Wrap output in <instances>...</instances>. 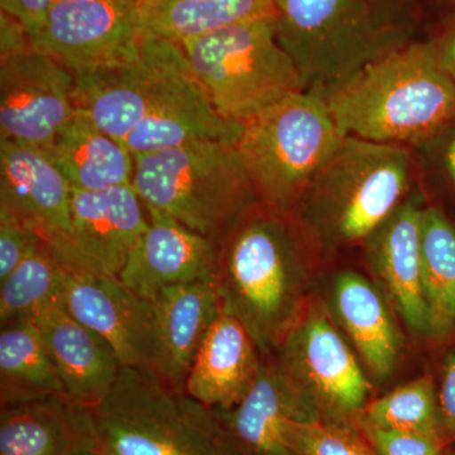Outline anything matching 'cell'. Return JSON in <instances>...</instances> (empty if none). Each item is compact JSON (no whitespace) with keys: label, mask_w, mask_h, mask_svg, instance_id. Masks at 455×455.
<instances>
[{"label":"cell","mask_w":455,"mask_h":455,"mask_svg":"<svg viewBox=\"0 0 455 455\" xmlns=\"http://www.w3.org/2000/svg\"><path fill=\"white\" fill-rule=\"evenodd\" d=\"M314 250L291 212L260 202L218 244L212 283L220 309L247 329L262 355L274 352L307 300Z\"/></svg>","instance_id":"cell-1"},{"label":"cell","mask_w":455,"mask_h":455,"mask_svg":"<svg viewBox=\"0 0 455 455\" xmlns=\"http://www.w3.org/2000/svg\"><path fill=\"white\" fill-rule=\"evenodd\" d=\"M316 95L344 136L373 142L421 146L455 123V82L429 40L392 51Z\"/></svg>","instance_id":"cell-2"},{"label":"cell","mask_w":455,"mask_h":455,"mask_svg":"<svg viewBox=\"0 0 455 455\" xmlns=\"http://www.w3.org/2000/svg\"><path fill=\"white\" fill-rule=\"evenodd\" d=\"M276 36L319 94L416 40L420 0H275Z\"/></svg>","instance_id":"cell-3"},{"label":"cell","mask_w":455,"mask_h":455,"mask_svg":"<svg viewBox=\"0 0 455 455\" xmlns=\"http://www.w3.org/2000/svg\"><path fill=\"white\" fill-rule=\"evenodd\" d=\"M409 147L346 136L291 212L319 250L363 242L406 199Z\"/></svg>","instance_id":"cell-4"},{"label":"cell","mask_w":455,"mask_h":455,"mask_svg":"<svg viewBox=\"0 0 455 455\" xmlns=\"http://www.w3.org/2000/svg\"><path fill=\"white\" fill-rule=\"evenodd\" d=\"M89 410L95 447L106 455H241L212 410L151 367H122Z\"/></svg>","instance_id":"cell-5"},{"label":"cell","mask_w":455,"mask_h":455,"mask_svg":"<svg viewBox=\"0 0 455 455\" xmlns=\"http://www.w3.org/2000/svg\"><path fill=\"white\" fill-rule=\"evenodd\" d=\"M134 160L132 185L146 208L166 212L217 245L259 203L235 143L202 140Z\"/></svg>","instance_id":"cell-6"},{"label":"cell","mask_w":455,"mask_h":455,"mask_svg":"<svg viewBox=\"0 0 455 455\" xmlns=\"http://www.w3.org/2000/svg\"><path fill=\"white\" fill-rule=\"evenodd\" d=\"M197 82L224 121L243 127L278 101L307 92L268 14L181 44Z\"/></svg>","instance_id":"cell-7"},{"label":"cell","mask_w":455,"mask_h":455,"mask_svg":"<svg viewBox=\"0 0 455 455\" xmlns=\"http://www.w3.org/2000/svg\"><path fill=\"white\" fill-rule=\"evenodd\" d=\"M344 137L324 100L300 92L245 123L235 147L259 202L291 212Z\"/></svg>","instance_id":"cell-8"},{"label":"cell","mask_w":455,"mask_h":455,"mask_svg":"<svg viewBox=\"0 0 455 455\" xmlns=\"http://www.w3.org/2000/svg\"><path fill=\"white\" fill-rule=\"evenodd\" d=\"M269 355L320 421L358 427L372 387L355 349L322 301L307 298Z\"/></svg>","instance_id":"cell-9"},{"label":"cell","mask_w":455,"mask_h":455,"mask_svg":"<svg viewBox=\"0 0 455 455\" xmlns=\"http://www.w3.org/2000/svg\"><path fill=\"white\" fill-rule=\"evenodd\" d=\"M146 114L123 140L134 157L202 142L235 143L242 127L224 121L197 82L181 44L145 33Z\"/></svg>","instance_id":"cell-10"},{"label":"cell","mask_w":455,"mask_h":455,"mask_svg":"<svg viewBox=\"0 0 455 455\" xmlns=\"http://www.w3.org/2000/svg\"><path fill=\"white\" fill-rule=\"evenodd\" d=\"M142 37L136 0H55L31 41L84 75L134 61Z\"/></svg>","instance_id":"cell-11"},{"label":"cell","mask_w":455,"mask_h":455,"mask_svg":"<svg viewBox=\"0 0 455 455\" xmlns=\"http://www.w3.org/2000/svg\"><path fill=\"white\" fill-rule=\"evenodd\" d=\"M73 71L38 50L0 60V140L49 149L77 112Z\"/></svg>","instance_id":"cell-12"},{"label":"cell","mask_w":455,"mask_h":455,"mask_svg":"<svg viewBox=\"0 0 455 455\" xmlns=\"http://www.w3.org/2000/svg\"><path fill=\"white\" fill-rule=\"evenodd\" d=\"M147 227L148 212L133 185L73 188L70 232L51 251L66 269L116 277Z\"/></svg>","instance_id":"cell-13"},{"label":"cell","mask_w":455,"mask_h":455,"mask_svg":"<svg viewBox=\"0 0 455 455\" xmlns=\"http://www.w3.org/2000/svg\"><path fill=\"white\" fill-rule=\"evenodd\" d=\"M60 302L112 346L123 367L154 366V302L134 295L116 277L66 268Z\"/></svg>","instance_id":"cell-14"},{"label":"cell","mask_w":455,"mask_h":455,"mask_svg":"<svg viewBox=\"0 0 455 455\" xmlns=\"http://www.w3.org/2000/svg\"><path fill=\"white\" fill-rule=\"evenodd\" d=\"M241 455H299L296 424L320 421L313 406L290 385L271 355L248 394L229 410H212Z\"/></svg>","instance_id":"cell-15"},{"label":"cell","mask_w":455,"mask_h":455,"mask_svg":"<svg viewBox=\"0 0 455 455\" xmlns=\"http://www.w3.org/2000/svg\"><path fill=\"white\" fill-rule=\"evenodd\" d=\"M73 187L46 149L0 140V208L53 250L71 228Z\"/></svg>","instance_id":"cell-16"},{"label":"cell","mask_w":455,"mask_h":455,"mask_svg":"<svg viewBox=\"0 0 455 455\" xmlns=\"http://www.w3.org/2000/svg\"><path fill=\"white\" fill-rule=\"evenodd\" d=\"M148 227L119 272V283L154 302L173 284L206 280L214 275L218 245L166 212L147 208Z\"/></svg>","instance_id":"cell-17"},{"label":"cell","mask_w":455,"mask_h":455,"mask_svg":"<svg viewBox=\"0 0 455 455\" xmlns=\"http://www.w3.org/2000/svg\"><path fill=\"white\" fill-rule=\"evenodd\" d=\"M416 197L400 205L364 239L368 265L382 293L414 334L427 337V313L421 280V220Z\"/></svg>","instance_id":"cell-18"},{"label":"cell","mask_w":455,"mask_h":455,"mask_svg":"<svg viewBox=\"0 0 455 455\" xmlns=\"http://www.w3.org/2000/svg\"><path fill=\"white\" fill-rule=\"evenodd\" d=\"M262 355L235 316L218 311L188 371L185 392L211 410H229L251 390Z\"/></svg>","instance_id":"cell-19"},{"label":"cell","mask_w":455,"mask_h":455,"mask_svg":"<svg viewBox=\"0 0 455 455\" xmlns=\"http://www.w3.org/2000/svg\"><path fill=\"white\" fill-rule=\"evenodd\" d=\"M68 398L97 406L113 387L122 363L103 337L75 320L57 301L36 316Z\"/></svg>","instance_id":"cell-20"},{"label":"cell","mask_w":455,"mask_h":455,"mask_svg":"<svg viewBox=\"0 0 455 455\" xmlns=\"http://www.w3.org/2000/svg\"><path fill=\"white\" fill-rule=\"evenodd\" d=\"M154 307L152 368L171 386L185 390L197 349L220 311L212 277L166 287L155 299Z\"/></svg>","instance_id":"cell-21"},{"label":"cell","mask_w":455,"mask_h":455,"mask_svg":"<svg viewBox=\"0 0 455 455\" xmlns=\"http://www.w3.org/2000/svg\"><path fill=\"white\" fill-rule=\"evenodd\" d=\"M92 445L89 407L68 396L0 405V455H73Z\"/></svg>","instance_id":"cell-22"},{"label":"cell","mask_w":455,"mask_h":455,"mask_svg":"<svg viewBox=\"0 0 455 455\" xmlns=\"http://www.w3.org/2000/svg\"><path fill=\"white\" fill-rule=\"evenodd\" d=\"M333 317L347 334L368 376L390 379L401 353V337L387 299L355 271L341 272L333 284Z\"/></svg>","instance_id":"cell-23"},{"label":"cell","mask_w":455,"mask_h":455,"mask_svg":"<svg viewBox=\"0 0 455 455\" xmlns=\"http://www.w3.org/2000/svg\"><path fill=\"white\" fill-rule=\"evenodd\" d=\"M75 190L100 191L131 185L134 156L77 109L47 149Z\"/></svg>","instance_id":"cell-24"},{"label":"cell","mask_w":455,"mask_h":455,"mask_svg":"<svg viewBox=\"0 0 455 455\" xmlns=\"http://www.w3.org/2000/svg\"><path fill=\"white\" fill-rule=\"evenodd\" d=\"M136 5L143 35L179 44L275 14V0H136Z\"/></svg>","instance_id":"cell-25"},{"label":"cell","mask_w":455,"mask_h":455,"mask_svg":"<svg viewBox=\"0 0 455 455\" xmlns=\"http://www.w3.org/2000/svg\"><path fill=\"white\" fill-rule=\"evenodd\" d=\"M68 396L40 325L18 320L0 325V405Z\"/></svg>","instance_id":"cell-26"},{"label":"cell","mask_w":455,"mask_h":455,"mask_svg":"<svg viewBox=\"0 0 455 455\" xmlns=\"http://www.w3.org/2000/svg\"><path fill=\"white\" fill-rule=\"evenodd\" d=\"M421 280L427 338L440 343L455 333V227L434 206L421 220Z\"/></svg>","instance_id":"cell-27"},{"label":"cell","mask_w":455,"mask_h":455,"mask_svg":"<svg viewBox=\"0 0 455 455\" xmlns=\"http://www.w3.org/2000/svg\"><path fill=\"white\" fill-rule=\"evenodd\" d=\"M65 267L41 243L0 281V325L35 320L42 310L60 301Z\"/></svg>","instance_id":"cell-28"},{"label":"cell","mask_w":455,"mask_h":455,"mask_svg":"<svg viewBox=\"0 0 455 455\" xmlns=\"http://www.w3.org/2000/svg\"><path fill=\"white\" fill-rule=\"evenodd\" d=\"M359 424L418 431L445 439L438 387L429 376L419 377L381 397L371 400L359 418Z\"/></svg>","instance_id":"cell-29"},{"label":"cell","mask_w":455,"mask_h":455,"mask_svg":"<svg viewBox=\"0 0 455 455\" xmlns=\"http://www.w3.org/2000/svg\"><path fill=\"white\" fill-rule=\"evenodd\" d=\"M293 447L299 455H376L359 427L323 421L296 424Z\"/></svg>","instance_id":"cell-30"},{"label":"cell","mask_w":455,"mask_h":455,"mask_svg":"<svg viewBox=\"0 0 455 455\" xmlns=\"http://www.w3.org/2000/svg\"><path fill=\"white\" fill-rule=\"evenodd\" d=\"M358 427L363 431L376 455H444L451 449L445 439L431 434L363 424Z\"/></svg>","instance_id":"cell-31"},{"label":"cell","mask_w":455,"mask_h":455,"mask_svg":"<svg viewBox=\"0 0 455 455\" xmlns=\"http://www.w3.org/2000/svg\"><path fill=\"white\" fill-rule=\"evenodd\" d=\"M41 243L44 242L16 214L0 208V281Z\"/></svg>","instance_id":"cell-32"},{"label":"cell","mask_w":455,"mask_h":455,"mask_svg":"<svg viewBox=\"0 0 455 455\" xmlns=\"http://www.w3.org/2000/svg\"><path fill=\"white\" fill-rule=\"evenodd\" d=\"M438 394L444 436L455 451V353H449L443 362Z\"/></svg>","instance_id":"cell-33"},{"label":"cell","mask_w":455,"mask_h":455,"mask_svg":"<svg viewBox=\"0 0 455 455\" xmlns=\"http://www.w3.org/2000/svg\"><path fill=\"white\" fill-rule=\"evenodd\" d=\"M55 0H0V11L11 14L35 35L44 25Z\"/></svg>","instance_id":"cell-34"},{"label":"cell","mask_w":455,"mask_h":455,"mask_svg":"<svg viewBox=\"0 0 455 455\" xmlns=\"http://www.w3.org/2000/svg\"><path fill=\"white\" fill-rule=\"evenodd\" d=\"M33 50L31 36L23 23L0 11V60Z\"/></svg>","instance_id":"cell-35"},{"label":"cell","mask_w":455,"mask_h":455,"mask_svg":"<svg viewBox=\"0 0 455 455\" xmlns=\"http://www.w3.org/2000/svg\"><path fill=\"white\" fill-rule=\"evenodd\" d=\"M429 42L440 68L455 82V14Z\"/></svg>","instance_id":"cell-36"},{"label":"cell","mask_w":455,"mask_h":455,"mask_svg":"<svg viewBox=\"0 0 455 455\" xmlns=\"http://www.w3.org/2000/svg\"><path fill=\"white\" fill-rule=\"evenodd\" d=\"M445 169L448 175L451 176V181L455 184V136L448 143L444 155Z\"/></svg>","instance_id":"cell-37"},{"label":"cell","mask_w":455,"mask_h":455,"mask_svg":"<svg viewBox=\"0 0 455 455\" xmlns=\"http://www.w3.org/2000/svg\"><path fill=\"white\" fill-rule=\"evenodd\" d=\"M73 455H106L104 453H101L100 451L95 445H92V447L82 449V451H76V453H74Z\"/></svg>","instance_id":"cell-38"},{"label":"cell","mask_w":455,"mask_h":455,"mask_svg":"<svg viewBox=\"0 0 455 455\" xmlns=\"http://www.w3.org/2000/svg\"><path fill=\"white\" fill-rule=\"evenodd\" d=\"M443 2L448 3V4L451 5V7H453L455 9V0H443Z\"/></svg>","instance_id":"cell-39"},{"label":"cell","mask_w":455,"mask_h":455,"mask_svg":"<svg viewBox=\"0 0 455 455\" xmlns=\"http://www.w3.org/2000/svg\"><path fill=\"white\" fill-rule=\"evenodd\" d=\"M444 455H455L454 449H448L447 453H445Z\"/></svg>","instance_id":"cell-40"}]
</instances>
